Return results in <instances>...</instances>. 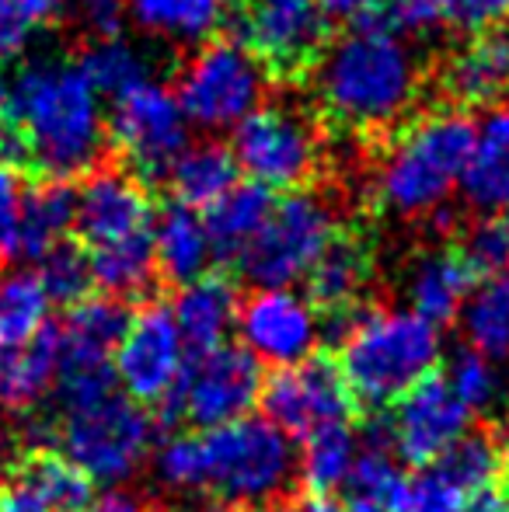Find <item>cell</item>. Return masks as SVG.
<instances>
[{
	"mask_svg": "<svg viewBox=\"0 0 509 512\" xmlns=\"http://www.w3.org/2000/svg\"><path fill=\"white\" fill-rule=\"evenodd\" d=\"M464 265L471 269V276H499L509 269V220L499 216H482L475 220L461 237V251Z\"/></svg>",
	"mask_w": 509,
	"mask_h": 512,
	"instance_id": "b9f144b4",
	"label": "cell"
},
{
	"mask_svg": "<svg viewBox=\"0 0 509 512\" xmlns=\"http://www.w3.org/2000/svg\"><path fill=\"white\" fill-rule=\"evenodd\" d=\"M471 418V408L450 391L447 377L429 373L394 401V411L387 415L391 446L408 464H436L450 446L468 436Z\"/></svg>",
	"mask_w": 509,
	"mask_h": 512,
	"instance_id": "2e32d148",
	"label": "cell"
},
{
	"mask_svg": "<svg viewBox=\"0 0 509 512\" xmlns=\"http://www.w3.org/2000/svg\"><path fill=\"white\" fill-rule=\"evenodd\" d=\"M185 366H189V345L182 342L171 307L147 304L129 314L112 356L116 384L123 387L126 398H133L136 405L164 408L182 384Z\"/></svg>",
	"mask_w": 509,
	"mask_h": 512,
	"instance_id": "8fae6325",
	"label": "cell"
},
{
	"mask_svg": "<svg viewBox=\"0 0 509 512\" xmlns=\"http://www.w3.org/2000/svg\"><path fill=\"white\" fill-rule=\"evenodd\" d=\"M461 192L485 216L509 209V105L489 112L478 126Z\"/></svg>",
	"mask_w": 509,
	"mask_h": 512,
	"instance_id": "603a6c76",
	"label": "cell"
},
{
	"mask_svg": "<svg viewBox=\"0 0 509 512\" xmlns=\"http://www.w3.org/2000/svg\"><path fill=\"white\" fill-rule=\"evenodd\" d=\"M189 115L171 88L147 81L112 102L109 136L140 175H168L189 147Z\"/></svg>",
	"mask_w": 509,
	"mask_h": 512,
	"instance_id": "4fadbf2b",
	"label": "cell"
},
{
	"mask_svg": "<svg viewBox=\"0 0 509 512\" xmlns=\"http://www.w3.org/2000/svg\"><path fill=\"white\" fill-rule=\"evenodd\" d=\"M436 21L461 35H489L509 25V0H433Z\"/></svg>",
	"mask_w": 509,
	"mask_h": 512,
	"instance_id": "7bdbcfd3",
	"label": "cell"
},
{
	"mask_svg": "<svg viewBox=\"0 0 509 512\" xmlns=\"http://www.w3.org/2000/svg\"><path fill=\"white\" fill-rule=\"evenodd\" d=\"M91 276H95L98 290L112 300L143 297L157 279V258H154V244H150V230L147 234L126 237V241L91 248Z\"/></svg>",
	"mask_w": 509,
	"mask_h": 512,
	"instance_id": "f546056e",
	"label": "cell"
},
{
	"mask_svg": "<svg viewBox=\"0 0 509 512\" xmlns=\"http://www.w3.org/2000/svg\"><path fill=\"white\" fill-rule=\"evenodd\" d=\"M272 206H276L272 192L248 182V185H234L224 199H217L210 209H203L206 234H210V244H213V258L241 262V258L248 255V248L255 244V237L262 234Z\"/></svg>",
	"mask_w": 509,
	"mask_h": 512,
	"instance_id": "cb8c5ba5",
	"label": "cell"
},
{
	"mask_svg": "<svg viewBox=\"0 0 509 512\" xmlns=\"http://www.w3.org/2000/svg\"><path fill=\"white\" fill-rule=\"evenodd\" d=\"M74 227L91 248L150 230V196L123 168H98L77 189Z\"/></svg>",
	"mask_w": 509,
	"mask_h": 512,
	"instance_id": "e0dca14e",
	"label": "cell"
},
{
	"mask_svg": "<svg viewBox=\"0 0 509 512\" xmlns=\"http://www.w3.org/2000/svg\"><path fill=\"white\" fill-rule=\"evenodd\" d=\"M49 307L53 300L35 272H4L0 276V352L18 349L32 335H39L49 324Z\"/></svg>",
	"mask_w": 509,
	"mask_h": 512,
	"instance_id": "d6a6232c",
	"label": "cell"
},
{
	"mask_svg": "<svg viewBox=\"0 0 509 512\" xmlns=\"http://www.w3.org/2000/svg\"><path fill=\"white\" fill-rule=\"evenodd\" d=\"M49 436L91 485H123L154 446V418L126 394H109L91 408L56 415Z\"/></svg>",
	"mask_w": 509,
	"mask_h": 512,
	"instance_id": "8992f818",
	"label": "cell"
},
{
	"mask_svg": "<svg viewBox=\"0 0 509 512\" xmlns=\"http://www.w3.org/2000/svg\"><path fill=\"white\" fill-rule=\"evenodd\" d=\"M238 175L241 171L231 147H220V143H196L192 147L189 143L164 178H168L171 192H175V203L203 213L238 185Z\"/></svg>",
	"mask_w": 509,
	"mask_h": 512,
	"instance_id": "83f0119b",
	"label": "cell"
},
{
	"mask_svg": "<svg viewBox=\"0 0 509 512\" xmlns=\"http://www.w3.org/2000/svg\"><path fill=\"white\" fill-rule=\"evenodd\" d=\"M471 293H475V276L457 251H426L422 258H415L405 276L408 310L426 317L436 328L464 314Z\"/></svg>",
	"mask_w": 509,
	"mask_h": 512,
	"instance_id": "ffe728a7",
	"label": "cell"
},
{
	"mask_svg": "<svg viewBox=\"0 0 509 512\" xmlns=\"http://www.w3.org/2000/svg\"><path fill=\"white\" fill-rule=\"evenodd\" d=\"M21 203H25V189H21L18 164L0 161V258L18 255Z\"/></svg>",
	"mask_w": 509,
	"mask_h": 512,
	"instance_id": "f6af8a7d",
	"label": "cell"
},
{
	"mask_svg": "<svg viewBox=\"0 0 509 512\" xmlns=\"http://www.w3.org/2000/svg\"><path fill=\"white\" fill-rule=\"evenodd\" d=\"M353 405L356 398L342 377L339 363L321 356L276 370L262 387L265 418L290 439H307L325 425L349 422Z\"/></svg>",
	"mask_w": 509,
	"mask_h": 512,
	"instance_id": "5bb4252c",
	"label": "cell"
},
{
	"mask_svg": "<svg viewBox=\"0 0 509 512\" xmlns=\"http://www.w3.org/2000/svg\"><path fill=\"white\" fill-rule=\"evenodd\" d=\"M440 84L461 108H492L509 95V35H475L443 63Z\"/></svg>",
	"mask_w": 509,
	"mask_h": 512,
	"instance_id": "ac0fdd59",
	"label": "cell"
},
{
	"mask_svg": "<svg viewBox=\"0 0 509 512\" xmlns=\"http://www.w3.org/2000/svg\"><path fill=\"white\" fill-rule=\"evenodd\" d=\"M300 512H349L342 506V499H332V495H311V502H304Z\"/></svg>",
	"mask_w": 509,
	"mask_h": 512,
	"instance_id": "681fc988",
	"label": "cell"
},
{
	"mask_svg": "<svg viewBox=\"0 0 509 512\" xmlns=\"http://www.w3.org/2000/svg\"><path fill=\"white\" fill-rule=\"evenodd\" d=\"M422 63L394 28H349L314 60V95L349 133H384L412 112Z\"/></svg>",
	"mask_w": 509,
	"mask_h": 512,
	"instance_id": "3957f363",
	"label": "cell"
},
{
	"mask_svg": "<svg viewBox=\"0 0 509 512\" xmlns=\"http://www.w3.org/2000/svg\"><path fill=\"white\" fill-rule=\"evenodd\" d=\"M231 154L252 185L297 192L321 168V136L311 119L283 105H262L234 129Z\"/></svg>",
	"mask_w": 509,
	"mask_h": 512,
	"instance_id": "9c48e42d",
	"label": "cell"
},
{
	"mask_svg": "<svg viewBox=\"0 0 509 512\" xmlns=\"http://www.w3.org/2000/svg\"><path fill=\"white\" fill-rule=\"evenodd\" d=\"M60 370V328L46 324L18 349L0 352V401L11 408H32L53 394Z\"/></svg>",
	"mask_w": 509,
	"mask_h": 512,
	"instance_id": "d4e9b609",
	"label": "cell"
},
{
	"mask_svg": "<svg viewBox=\"0 0 509 512\" xmlns=\"http://www.w3.org/2000/svg\"><path fill=\"white\" fill-rule=\"evenodd\" d=\"M405 471L387 446H360L353 471L342 492V506L349 512H394L405 492Z\"/></svg>",
	"mask_w": 509,
	"mask_h": 512,
	"instance_id": "1f68e13d",
	"label": "cell"
},
{
	"mask_svg": "<svg viewBox=\"0 0 509 512\" xmlns=\"http://www.w3.org/2000/svg\"><path fill=\"white\" fill-rule=\"evenodd\" d=\"M499 512H509V502H506V506H503V509H499Z\"/></svg>",
	"mask_w": 509,
	"mask_h": 512,
	"instance_id": "816d5d0a",
	"label": "cell"
},
{
	"mask_svg": "<svg viewBox=\"0 0 509 512\" xmlns=\"http://www.w3.org/2000/svg\"><path fill=\"white\" fill-rule=\"evenodd\" d=\"M74 209H77V189H70L60 178H46V182L32 185L21 203V227H18V258H32L39 262L46 251L67 241L70 227H74Z\"/></svg>",
	"mask_w": 509,
	"mask_h": 512,
	"instance_id": "4316f807",
	"label": "cell"
},
{
	"mask_svg": "<svg viewBox=\"0 0 509 512\" xmlns=\"http://www.w3.org/2000/svg\"><path fill=\"white\" fill-rule=\"evenodd\" d=\"M234 0H126V18L147 39L203 46L227 25Z\"/></svg>",
	"mask_w": 509,
	"mask_h": 512,
	"instance_id": "44dd1931",
	"label": "cell"
},
{
	"mask_svg": "<svg viewBox=\"0 0 509 512\" xmlns=\"http://www.w3.org/2000/svg\"><path fill=\"white\" fill-rule=\"evenodd\" d=\"M394 512H475V499L440 464H426L405 481Z\"/></svg>",
	"mask_w": 509,
	"mask_h": 512,
	"instance_id": "60d3db41",
	"label": "cell"
},
{
	"mask_svg": "<svg viewBox=\"0 0 509 512\" xmlns=\"http://www.w3.org/2000/svg\"><path fill=\"white\" fill-rule=\"evenodd\" d=\"M339 342V370L363 408H387L436 370L443 356L440 328L412 310L353 307L328 314Z\"/></svg>",
	"mask_w": 509,
	"mask_h": 512,
	"instance_id": "277c9868",
	"label": "cell"
},
{
	"mask_svg": "<svg viewBox=\"0 0 509 512\" xmlns=\"http://www.w3.org/2000/svg\"><path fill=\"white\" fill-rule=\"evenodd\" d=\"M11 471H14V439H11V432L0 425V481Z\"/></svg>",
	"mask_w": 509,
	"mask_h": 512,
	"instance_id": "c3c4849f",
	"label": "cell"
},
{
	"mask_svg": "<svg viewBox=\"0 0 509 512\" xmlns=\"http://www.w3.org/2000/svg\"><path fill=\"white\" fill-rule=\"evenodd\" d=\"M335 237H339V216L325 196L304 189L286 192L272 206L248 255L241 258V269L258 290L304 283Z\"/></svg>",
	"mask_w": 509,
	"mask_h": 512,
	"instance_id": "ba28073f",
	"label": "cell"
},
{
	"mask_svg": "<svg viewBox=\"0 0 509 512\" xmlns=\"http://www.w3.org/2000/svg\"><path fill=\"white\" fill-rule=\"evenodd\" d=\"M447 384H450V391L471 408V415L499 408L506 398L503 366H499L496 359L482 356L478 349H471V345L468 349H457L454 356H450Z\"/></svg>",
	"mask_w": 509,
	"mask_h": 512,
	"instance_id": "8d00e7d4",
	"label": "cell"
},
{
	"mask_svg": "<svg viewBox=\"0 0 509 512\" xmlns=\"http://www.w3.org/2000/svg\"><path fill=\"white\" fill-rule=\"evenodd\" d=\"M238 290L231 279L224 276H199L192 283L178 286V297L171 304V317H175L182 342L189 352H210L227 345L231 328H238Z\"/></svg>",
	"mask_w": 509,
	"mask_h": 512,
	"instance_id": "d6986e66",
	"label": "cell"
},
{
	"mask_svg": "<svg viewBox=\"0 0 509 512\" xmlns=\"http://www.w3.org/2000/svg\"><path fill=\"white\" fill-rule=\"evenodd\" d=\"M231 14L248 49L269 74L293 77L325 49L328 14L321 0H234Z\"/></svg>",
	"mask_w": 509,
	"mask_h": 512,
	"instance_id": "7c38bea8",
	"label": "cell"
},
{
	"mask_svg": "<svg viewBox=\"0 0 509 512\" xmlns=\"http://www.w3.org/2000/svg\"><path fill=\"white\" fill-rule=\"evenodd\" d=\"M269 67L245 42H203L178 70V102L192 126L227 133L265 105Z\"/></svg>",
	"mask_w": 509,
	"mask_h": 512,
	"instance_id": "52a82bcc",
	"label": "cell"
},
{
	"mask_svg": "<svg viewBox=\"0 0 509 512\" xmlns=\"http://www.w3.org/2000/svg\"><path fill=\"white\" fill-rule=\"evenodd\" d=\"M81 67L88 70L91 84L102 91V98L109 95L112 102H116L119 95H126V91L154 81V77H150L147 56H143L133 42L119 39V35H116V39L95 42V46L84 53Z\"/></svg>",
	"mask_w": 509,
	"mask_h": 512,
	"instance_id": "d590c367",
	"label": "cell"
},
{
	"mask_svg": "<svg viewBox=\"0 0 509 512\" xmlns=\"http://www.w3.org/2000/svg\"><path fill=\"white\" fill-rule=\"evenodd\" d=\"M328 21L349 28H394V32H422L436 21L433 0H321Z\"/></svg>",
	"mask_w": 509,
	"mask_h": 512,
	"instance_id": "e575fe53",
	"label": "cell"
},
{
	"mask_svg": "<svg viewBox=\"0 0 509 512\" xmlns=\"http://www.w3.org/2000/svg\"><path fill=\"white\" fill-rule=\"evenodd\" d=\"M262 363L245 345H220L199 352L182 373V384L164 405V418H185L196 429L238 422L262 401Z\"/></svg>",
	"mask_w": 509,
	"mask_h": 512,
	"instance_id": "30bf717a",
	"label": "cell"
},
{
	"mask_svg": "<svg viewBox=\"0 0 509 512\" xmlns=\"http://www.w3.org/2000/svg\"><path fill=\"white\" fill-rule=\"evenodd\" d=\"M95 512H147V506L126 492H109L95 502Z\"/></svg>",
	"mask_w": 509,
	"mask_h": 512,
	"instance_id": "7dc6e473",
	"label": "cell"
},
{
	"mask_svg": "<svg viewBox=\"0 0 509 512\" xmlns=\"http://www.w3.org/2000/svg\"><path fill=\"white\" fill-rule=\"evenodd\" d=\"M370 251L356 237H335L328 251L318 258L311 272H307V297L314 307L328 310V314H342L353 310L360 293L370 283Z\"/></svg>",
	"mask_w": 509,
	"mask_h": 512,
	"instance_id": "484cf974",
	"label": "cell"
},
{
	"mask_svg": "<svg viewBox=\"0 0 509 512\" xmlns=\"http://www.w3.org/2000/svg\"><path fill=\"white\" fill-rule=\"evenodd\" d=\"M126 324L129 310L123 307V300H81L67 310V321L60 324V359L112 363Z\"/></svg>",
	"mask_w": 509,
	"mask_h": 512,
	"instance_id": "f1b7e54d",
	"label": "cell"
},
{
	"mask_svg": "<svg viewBox=\"0 0 509 512\" xmlns=\"http://www.w3.org/2000/svg\"><path fill=\"white\" fill-rule=\"evenodd\" d=\"M70 18L88 39H116L126 25V0H67Z\"/></svg>",
	"mask_w": 509,
	"mask_h": 512,
	"instance_id": "ee69618b",
	"label": "cell"
},
{
	"mask_svg": "<svg viewBox=\"0 0 509 512\" xmlns=\"http://www.w3.org/2000/svg\"><path fill=\"white\" fill-rule=\"evenodd\" d=\"M150 244H154L157 272L164 279H171V283L185 286L210 272L213 244L199 209L182 203H171L168 209H161V216L150 227Z\"/></svg>",
	"mask_w": 509,
	"mask_h": 512,
	"instance_id": "7402d4cb",
	"label": "cell"
},
{
	"mask_svg": "<svg viewBox=\"0 0 509 512\" xmlns=\"http://www.w3.org/2000/svg\"><path fill=\"white\" fill-rule=\"evenodd\" d=\"M67 0H0V56H21L53 28Z\"/></svg>",
	"mask_w": 509,
	"mask_h": 512,
	"instance_id": "ab89813d",
	"label": "cell"
},
{
	"mask_svg": "<svg viewBox=\"0 0 509 512\" xmlns=\"http://www.w3.org/2000/svg\"><path fill=\"white\" fill-rule=\"evenodd\" d=\"M0 88L14 119L18 164L60 182L95 168L109 140V119L81 60L32 56L0 77Z\"/></svg>",
	"mask_w": 509,
	"mask_h": 512,
	"instance_id": "6da1fadb",
	"label": "cell"
},
{
	"mask_svg": "<svg viewBox=\"0 0 509 512\" xmlns=\"http://www.w3.org/2000/svg\"><path fill=\"white\" fill-rule=\"evenodd\" d=\"M21 467L39 481V488L49 495L56 512H81L91 502V481L63 453L35 450L21 460Z\"/></svg>",
	"mask_w": 509,
	"mask_h": 512,
	"instance_id": "74e56055",
	"label": "cell"
},
{
	"mask_svg": "<svg viewBox=\"0 0 509 512\" xmlns=\"http://www.w3.org/2000/svg\"><path fill=\"white\" fill-rule=\"evenodd\" d=\"M238 335L241 345L262 366H297L318 352V342L325 335L318 307L311 297H300L293 286L276 290H258L238 310Z\"/></svg>",
	"mask_w": 509,
	"mask_h": 512,
	"instance_id": "9a60e30c",
	"label": "cell"
},
{
	"mask_svg": "<svg viewBox=\"0 0 509 512\" xmlns=\"http://www.w3.org/2000/svg\"><path fill=\"white\" fill-rule=\"evenodd\" d=\"M0 512H56V506L39 488V481L18 464L0 481Z\"/></svg>",
	"mask_w": 509,
	"mask_h": 512,
	"instance_id": "bcb514c9",
	"label": "cell"
},
{
	"mask_svg": "<svg viewBox=\"0 0 509 512\" xmlns=\"http://www.w3.org/2000/svg\"><path fill=\"white\" fill-rule=\"evenodd\" d=\"M238 512H297V509L283 506V502H262V506H248V509H238Z\"/></svg>",
	"mask_w": 509,
	"mask_h": 512,
	"instance_id": "f907efd6",
	"label": "cell"
},
{
	"mask_svg": "<svg viewBox=\"0 0 509 512\" xmlns=\"http://www.w3.org/2000/svg\"><path fill=\"white\" fill-rule=\"evenodd\" d=\"M461 321L471 349L496 359L499 366L509 363V269L489 276L471 293Z\"/></svg>",
	"mask_w": 509,
	"mask_h": 512,
	"instance_id": "836d02e7",
	"label": "cell"
},
{
	"mask_svg": "<svg viewBox=\"0 0 509 512\" xmlns=\"http://www.w3.org/2000/svg\"><path fill=\"white\" fill-rule=\"evenodd\" d=\"M293 471V439L255 415L217 429L178 432L154 453V474L168 492L210 499L217 509L276 502L290 488Z\"/></svg>",
	"mask_w": 509,
	"mask_h": 512,
	"instance_id": "7a4b0ae2",
	"label": "cell"
},
{
	"mask_svg": "<svg viewBox=\"0 0 509 512\" xmlns=\"http://www.w3.org/2000/svg\"><path fill=\"white\" fill-rule=\"evenodd\" d=\"M356 457H360V436L349 429V422L325 425L304 439L297 471L304 485L311 488V495H332L346 485Z\"/></svg>",
	"mask_w": 509,
	"mask_h": 512,
	"instance_id": "4dcf8cb0",
	"label": "cell"
},
{
	"mask_svg": "<svg viewBox=\"0 0 509 512\" xmlns=\"http://www.w3.org/2000/svg\"><path fill=\"white\" fill-rule=\"evenodd\" d=\"M39 283L46 286L49 300L53 304H81L88 300V290L95 286V276H91V255H84L74 244H56L53 251L39 258Z\"/></svg>",
	"mask_w": 509,
	"mask_h": 512,
	"instance_id": "f35d334b",
	"label": "cell"
},
{
	"mask_svg": "<svg viewBox=\"0 0 509 512\" xmlns=\"http://www.w3.org/2000/svg\"><path fill=\"white\" fill-rule=\"evenodd\" d=\"M478 126L461 108H436L408 122L377 164L374 196L381 209L415 220L447 209L461 189Z\"/></svg>",
	"mask_w": 509,
	"mask_h": 512,
	"instance_id": "5b68a950",
	"label": "cell"
}]
</instances>
